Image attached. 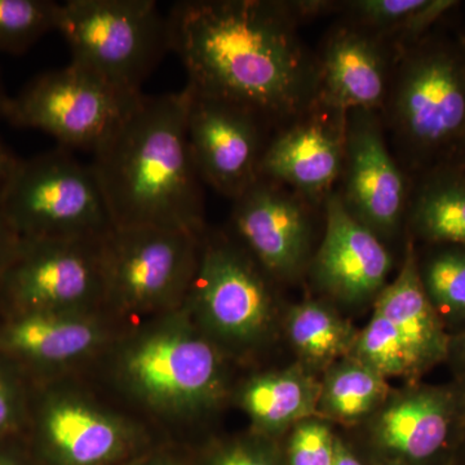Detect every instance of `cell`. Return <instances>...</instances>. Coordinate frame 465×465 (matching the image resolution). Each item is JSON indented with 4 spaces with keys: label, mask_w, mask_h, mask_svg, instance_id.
Masks as SVG:
<instances>
[{
    "label": "cell",
    "mask_w": 465,
    "mask_h": 465,
    "mask_svg": "<svg viewBox=\"0 0 465 465\" xmlns=\"http://www.w3.org/2000/svg\"><path fill=\"white\" fill-rule=\"evenodd\" d=\"M168 21L171 51L195 94L249 109L277 127L316 104L317 54L300 34L292 2L189 0L176 3Z\"/></svg>",
    "instance_id": "obj_1"
},
{
    "label": "cell",
    "mask_w": 465,
    "mask_h": 465,
    "mask_svg": "<svg viewBox=\"0 0 465 465\" xmlns=\"http://www.w3.org/2000/svg\"><path fill=\"white\" fill-rule=\"evenodd\" d=\"M229 361L183 307L121 330L84 374L159 439L176 442L231 396Z\"/></svg>",
    "instance_id": "obj_2"
},
{
    "label": "cell",
    "mask_w": 465,
    "mask_h": 465,
    "mask_svg": "<svg viewBox=\"0 0 465 465\" xmlns=\"http://www.w3.org/2000/svg\"><path fill=\"white\" fill-rule=\"evenodd\" d=\"M188 92L140 96L91 167L114 228L206 231L202 180L186 134Z\"/></svg>",
    "instance_id": "obj_3"
},
{
    "label": "cell",
    "mask_w": 465,
    "mask_h": 465,
    "mask_svg": "<svg viewBox=\"0 0 465 465\" xmlns=\"http://www.w3.org/2000/svg\"><path fill=\"white\" fill-rule=\"evenodd\" d=\"M24 440L41 465H124L164 442L84 372L32 381Z\"/></svg>",
    "instance_id": "obj_4"
},
{
    "label": "cell",
    "mask_w": 465,
    "mask_h": 465,
    "mask_svg": "<svg viewBox=\"0 0 465 465\" xmlns=\"http://www.w3.org/2000/svg\"><path fill=\"white\" fill-rule=\"evenodd\" d=\"M401 167H415L465 136V61L419 39L397 54L381 113Z\"/></svg>",
    "instance_id": "obj_5"
},
{
    "label": "cell",
    "mask_w": 465,
    "mask_h": 465,
    "mask_svg": "<svg viewBox=\"0 0 465 465\" xmlns=\"http://www.w3.org/2000/svg\"><path fill=\"white\" fill-rule=\"evenodd\" d=\"M201 237L171 229L113 228L103 238L101 312L124 330L183 308Z\"/></svg>",
    "instance_id": "obj_6"
},
{
    "label": "cell",
    "mask_w": 465,
    "mask_h": 465,
    "mask_svg": "<svg viewBox=\"0 0 465 465\" xmlns=\"http://www.w3.org/2000/svg\"><path fill=\"white\" fill-rule=\"evenodd\" d=\"M272 278L234 235L204 231L183 308L229 358L244 356L271 335Z\"/></svg>",
    "instance_id": "obj_7"
},
{
    "label": "cell",
    "mask_w": 465,
    "mask_h": 465,
    "mask_svg": "<svg viewBox=\"0 0 465 465\" xmlns=\"http://www.w3.org/2000/svg\"><path fill=\"white\" fill-rule=\"evenodd\" d=\"M57 32L72 61L119 90L142 84L171 51L170 21L153 0H69L60 5Z\"/></svg>",
    "instance_id": "obj_8"
},
{
    "label": "cell",
    "mask_w": 465,
    "mask_h": 465,
    "mask_svg": "<svg viewBox=\"0 0 465 465\" xmlns=\"http://www.w3.org/2000/svg\"><path fill=\"white\" fill-rule=\"evenodd\" d=\"M0 215L20 238H103L114 226L91 164L64 148L17 159Z\"/></svg>",
    "instance_id": "obj_9"
},
{
    "label": "cell",
    "mask_w": 465,
    "mask_h": 465,
    "mask_svg": "<svg viewBox=\"0 0 465 465\" xmlns=\"http://www.w3.org/2000/svg\"><path fill=\"white\" fill-rule=\"evenodd\" d=\"M103 238H20L0 281V318L101 312Z\"/></svg>",
    "instance_id": "obj_10"
},
{
    "label": "cell",
    "mask_w": 465,
    "mask_h": 465,
    "mask_svg": "<svg viewBox=\"0 0 465 465\" xmlns=\"http://www.w3.org/2000/svg\"><path fill=\"white\" fill-rule=\"evenodd\" d=\"M142 94L119 90L70 63L36 76L11 97L5 121L14 127L50 134L61 148L94 153Z\"/></svg>",
    "instance_id": "obj_11"
},
{
    "label": "cell",
    "mask_w": 465,
    "mask_h": 465,
    "mask_svg": "<svg viewBox=\"0 0 465 465\" xmlns=\"http://www.w3.org/2000/svg\"><path fill=\"white\" fill-rule=\"evenodd\" d=\"M410 191L411 182L391 152L381 113H347L336 193L348 213L381 241L394 237L406 217Z\"/></svg>",
    "instance_id": "obj_12"
},
{
    "label": "cell",
    "mask_w": 465,
    "mask_h": 465,
    "mask_svg": "<svg viewBox=\"0 0 465 465\" xmlns=\"http://www.w3.org/2000/svg\"><path fill=\"white\" fill-rule=\"evenodd\" d=\"M103 312H36L0 318V356L30 381L81 374L118 335Z\"/></svg>",
    "instance_id": "obj_13"
},
{
    "label": "cell",
    "mask_w": 465,
    "mask_h": 465,
    "mask_svg": "<svg viewBox=\"0 0 465 465\" xmlns=\"http://www.w3.org/2000/svg\"><path fill=\"white\" fill-rule=\"evenodd\" d=\"M186 134L202 183L234 201L259 179L269 137L264 119L235 104L195 94L188 87Z\"/></svg>",
    "instance_id": "obj_14"
},
{
    "label": "cell",
    "mask_w": 465,
    "mask_h": 465,
    "mask_svg": "<svg viewBox=\"0 0 465 465\" xmlns=\"http://www.w3.org/2000/svg\"><path fill=\"white\" fill-rule=\"evenodd\" d=\"M232 211V235L272 280L290 281L311 260L312 206L287 186L259 177Z\"/></svg>",
    "instance_id": "obj_15"
},
{
    "label": "cell",
    "mask_w": 465,
    "mask_h": 465,
    "mask_svg": "<svg viewBox=\"0 0 465 465\" xmlns=\"http://www.w3.org/2000/svg\"><path fill=\"white\" fill-rule=\"evenodd\" d=\"M347 114L314 104L269 136L259 176L287 186L312 206L338 188L345 153Z\"/></svg>",
    "instance_id": "obj_16"
},
{
    "label": "cell",
    "mask_w": 465,
    "mask_h": 465,
    "mask_svg": "<svg viewBox=\"0 0 465 465\" xmlns=\"http://www.w3.org/2000/svg\"><path fill=\"white\" fill-rule=\"evenodd\" d=\"M397 54L381 36L341 18L317 54L316 104L342 114L381 113Z\"/></svg>",
    "instance_id": "obj_17"
},
{
    "label": "cell",
    "mask_w": 465,
    "mask_h": 465,
    "mask_svg": "<svg viewBox=\"0 0 465 465\" xmlns=\"http://www.w3.org/2000/svg\"><path fill=\"white\" fill-rule=\"evenodd\" d=\"M323 211V240L312 260L318 287L345 304L378 298L393 266L390 251L348 213L336 191L324 201Z\"/></svg>",
    "instance_id": "obj_18"
},
{
    "label": "cell",
    "mask_w": 465,
    "mask_h": 465,
    "mask_svg": "<svg viewBox=\"0 0 465 465\" xmlns=\"http://www.w3.org/2000/svg\"><path fill=\"white\" fill-rule=\"evenodd\" d=\"M455 414L457 400L451 391L418 388L385 407L376 421V437L391 451L423 460L445 445Z\"/></svg>",
    "instance_id": "obj_19"
},
{
    "label": "cell",
    "mask_w": 465,
    "mask_h": 465,
    "mask_svg": "<svg viewBox=\"0 0 465 465\" xmlns=\"http://www.w3.org/2000/svg\"><path fill=\"white\" fill-rule=\"evenodd\" d=\"M375 312L393 324L423 371L448 356L449 338L425 292L411 242L396 280L375 299Z\"/></svg>",
    "instance_id": "obj_20"
},
{
    "label": "cell",
    "mask_w": 465,
    "mask_h": 465,
    "mask_svg": "<svg viewBox=\"0 0 465 465\" xmlns=\"http://www.w3.org/2000/svg\"><path fill=\"white\" fill-rule=\"evenodd\" d=\"M321 388L302 367L250 376L235 391V400L260 436L283 432L291 424L317 414Z\"/></svg>",
    "instance_id": "obj_21"
},
{
    "label": "cell",
    "mask_w": 465,
    "mask_h": 465,
    "mask_svg": "<svg viewBox=\"0 0 465 465\" xmlns=\"http://www.w3.org/2000/svg\"><path fill=\"white\" fill-rule=\"evenodd\" d=\"M454 5L430 0H348L339 2L338 15L381 36L400 54L421 39L427 27Z\"/></svg>",
    "instance_id": "obj_22"
},
{
    "label": "cell",
    "mask_w": 465,
    "mask_h": 465,
    "mask_svg": "<svg viewBox=\"0 0 465 465\" xmlns=\"http://www.w3.org/2000/svg\"><path fill=\"white\" fill-rule=\"evenodd\" d=\"M287 336L299 356L312 366L332 365L353 353L358 332L330 305L308 300L287 314Z\"/></svg>",
    "instance_id": "obj_23"
},
{
    "label": "cell",
    "mask_w": 465,
    "mask_h": 465,
    "mask_svg": "<svg viewBox=\"0 0 465 465\" xmlns=\"http://www.w3.org/2000/svg\"><path fill=\"white\" fill-rule=\"evenodd\" d=\"M406 216L425 240L465 246V179L432 177L410 191Z\"/></svg>",
    "instance_id": "obj_24"
},
{
    "label": "cell",
    "mask_w": 465,
    "mask_h": 465,
    "mask_svg": "<svg viewBox=\"0 0 465 465\" xmlns=\"http://www.w3.org/2000/svg\"><path fill=\"white\" fill-rule=\"evenodd\" d=\"M388 390L384 376L356 358L348 357L327 372L318 411L351 423L381 405Z\"/></svg>",
    "instance_id": "obj_25"
},
{
    "label": "cell",
    "mask_w": 465,
    "mask_h": 465,
    "mask_svg": "<svg viewBox=\"0 0 465 465\" xmlns=\"http://www.w3.org/2000/svg\"><path fill=\"white\" fill-rule=\"evenodd\" d=\"M387 376H416L423 370L393 324L374 311L371 321L358 333L351 356Z\"/></svg>",
    "instance_id": "obj_26"
},
{
    "label": "cell",
    "mask_w": 465,
    "mask_h": 465,
    "mask_svg": "<svg viewBox=\"0 0 465 465\" xmlns=\"http://www.w3.org/2000/svg\"><path fill=\"white\" fill-rule=\"evenodd\" d=\"M60 3L0 0V52L20 54L56 30Z\"/></svg>",
    "instance_id": "obj_27"
},
{
    "label": "cell",
    "mask_w": 465,
    "mask_h": 465,
    "mask_svg": "<svg viewBox=\"0 0 465 465\" xmlns=\"http://www.w3.org/2000/svg\"><path fill=\"white\" fill-rule=\"evenodd\" d=\"M419 269L437 313L465 316V252L443 251Z\"/></svg>",
    "instance_id": "obj_28"
},
{
    "label": "cell",
    "mask_w": 465,
    "mask_h": 465,
    "mask_svg": "<svg viewBox=\"0 0 465 465\" xmlns=\"http://www.w3.org/2000/svg\"><path fill=\"white\" fill-rule=\"evenodd\" d=\"M32 381L11 361L0 356V443L23 439L29 418Z\"/></svg>",
    "instance_id": "obj_29"
},
{
    "label": "cell",
    "mask_w": 465,
    "mask_h": 465,
    "mask_svg": "<svg viewBox=\"0 0 465 465\" xmlns=\"http://www.w3.org/2000/svg\"><path fill=\"white\" fill-rule=\"evenodd\" d=\"M336 440L326 424L318 420L300 421L290 440V465H332Z\"/></svg>",
    "instance_id": "obj_30"
},
{
    "label": "cell",
    "mask_w": 465,
    "mask_h": 465,
    "mask_svg": "<svg viewBox=\"0 0 465 465\" xmlns=\"http://www.w3.org/2000/svg\"><path fill=\"white\" fill-rule=\"evenodd\" d=\"M260 434L253 439L238 440L215 452L208 465H274L266 450L260 445Z\"/></svg>",
    "instance_id": "obj_31"
},
{
    "label": "cell",
    "mask_w": 465,
    "mask_h": 465,
    "mask_svg": "<svg viewBox=\"0 0 465 465\" xmlns=\"http://www.w3.org/2000/svg\"><path fill=\"white\" fill-rule=\"evenodd\" d=\"M124 465H189L180 455L176 442H161Z\"/></svg>",
    "instance_id": "obj_32"
},
{
    "label": "cell",
    "mask_w": 465,
    "mask_h": 465,
    "mask_svg": "<svg viewBox=\"0 0 465 465\" xmlns=\"http://www.w3.org/2000/svg\"><path fill=\"white\" fill-rule=\"evenodd\" d=\"M0 465H41L33 457L25 440L15 439L0 443Z\"/></svg>",
    "instance_id": "obj_33"
},
{
    "label": "cell",
    "mask_w": 465,
    "mask_h": 465,
    "mask_svg": "<svg viewBox=\"0 0 465 465\" xmlns=\"http://www.w3.org/2000/svg\"><path fill=\"white\" fill-rule=\"evenodd\" d=\"M18 242H20V237L12 231L5 217L0 215V281L16 252Z\"/></svg>",
    "instance_id": "obj_34"
},
{
    "label": "cell",
    "mask_w": 465,
    "mask_h": 465,
    "mask_svg": "<svg viewBox=\"0 0 465 465\" xmlns=\"http://www.w3.org/2000/svg\"><path fill=\"white\" fill-rule=\"evenodd\" d=\"M17 158L12 154L11 150L0 140V198H2L5 183H7L9 174L14 170Z\"/></svg>",
    "instance_id": "obj_35"
},
{
    "label": "cell",
    "mask_w": 465,
    "mask_h": 465,
    "mask_svg": "<svg viewBox=\"0 0 465 465\" xmlns=\"http://www.w3.org/2000/svg\"><path fill=\"white\" fill-rule=\"evenodd\" d=\"M332 465H362V463L338 440H336L335 460Z\"/></svg>",
    "instance_id": "obj_36"
},
{
    "label": "cell",
    "mask_w": 465,
    "mask_h": 465,
    "mask_svg": "<svg viewBox=\"0 0 465 465\" xmlns=\"http://www.w3.org/2000/svg\"><path fill=\"white\" fill-rule=\"evenodd\" d=\"M9 99H11V97L5 94V85H3L2 78H0V121H2V119H5Z\"/></svg>",
    "instance_id": "obj_37"
},
{
    "label": "cell",
    "mask_w": 465,
    "mask_h": 465,
    "mask_svg": "<svg viewBox=\"0 0 465 465\" xmlns=\"http://www.w3.org/2000/svg\"><path fill=\"white\" fill-rule=\"evenodd\" d=\"M460 351L461 354H463V357L465 358V333L460 339Z\"/></svg>",
    "instance_id": "obj_38"
}]
</instances>
